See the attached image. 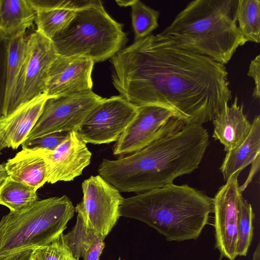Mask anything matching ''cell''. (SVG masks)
<instances>
[{
	"mask_svg": "<svg viewBox=\"0 0 260 260\" xmlns=\"http://www.w3.org/2000/svg\"><path fill=\"white\" fill-rule=\"evenodd\" d=\"M94 64L85 57L57 54L48 70L44 93L50 98L91 90Z\"/></svg>",
	"mask_w": 260,
	"mask_h": 260,
	"instance_id": "4fadbf2b",
	"label": "cell"
},
{
	"mask_svg": "<svg viewBox=\"0 0 260 260\" xmlns=\"http://www.w3.org/2000/svg\"><path fill=\"white\" fill-rule=\"evenodd\" d=\"M186 124L171 110L157 106L138 107V111L113 147V154L127 156L172 135Z\"/></svg>",
	"mask_w": 260,
	"mask_h": 260,
	"instance_id": "ba28073f",
	"label": "cell"
},
{
	"mask_svg": "<svg viewBox=\"0 0 260 260\" xmlns=\"http://www.w3.org/2000/svg\"><path fill=\"white\" fill-rule=\"evenodd\" d=\"M35 249H27L0 257V260H31Z\"/></svg>",
	"mask_w": 260,
	"mask_h": 260,
	"instance_id": "1f68e13d",
	"label": "cell"
},
{
	"mask_svg": "<svg viewBox=\"0 0 260 260\" xmlns=\"http://www.w3.org/2000/svg\"><path fill=\"white\" fill-rule=\"evenodd\" d=\"M137 111V106L120 95L104 98L91 111L77 132L86 144L117 141Z\"/></svg>",
	"mask_w": 260,
	"mask_h": 260,
	"instance_id": "8fae6325",
	"label": "cell"
},
{
	"mask_svg": "<svg viewBox=\"0 0 260 260\" xmlns=\"http://www.w3.org/2000/svg\"><path fill=\"white\" fill-rule=\"evenodd\" d=\"M63 235L49 244L35 249L31 260H77L66 245Z\"/></svg>",
	"mask_w": 260,
	"mask_h": 260,
	"instance_id": "4316f807",
	"label": "cell"
},
{
	"mask_svg": "<svg viewBox=\"0 0 260 260\" xmlns=\"http://www.w3.org/2000/svg\"><path fill=\"white\" fill-rule=\"evenodd\" d=\"M214 126L212 137L218 140L228 152L240 145L249 135L251 123L239 105L235 97L231 106L226 104L212 120Z\"/></svg>",
	"mask_w": 260,
	"mask_h": 260,
	"instance_id": "e0dca14e",
	"label": "cell"
},
{
	"mask_svg": "<svg viewBox=\"0 0 260 260\" xmlns=\"http://www.w3.org/2000/svg\"><path fill=\"white\" fill-rule=\"evenodd\" d=\"M8 177L5 165L0 164V187Z\"/></svg>",
	"mask_w": 260,
	"mask_h": 260,
	"instance_id": "836d02e7",
	"label": "cell"
},
{
	"mask_svg": "<svg viewBox=\"0 0 260 260\" xmlns=\"http://www.w3.org/2000/svg\"><path fill=\"white\" fill-rule=\"evenodd\" d=\"M104 239H101L95 244L85 254L84 260H99L105 247Z\"/></svg>",
	"mask_w": 260,
	"mask_h": 260,
	"instance_id": "4dcf8cb0",
	"label": "cell"
},
{
	"mask_svg": "<svg viewBox=\"0 0 260 260\" xmlns=\"http://www.w3.org/2000/svg\"><path fill=\"white\" fill-rule=\"evenodd\" d=\"M36 12L37 30L52 40L65 28L88 0H28Z\"/></svg>",
	"mask_w": 260,
	"mask_h": 260,
	"instance_id": "2e32d148",
	"label": "cell"
},
{
	"mask_svg": "<svg viewBox=\"0 0 260 260\" xmlns=\"http://www.w3.org/2000/svg\"><path fill=\"white\" fill-rule=\"evenodd\" d=\"M121 7H130L135 41L143 39L158 26L159 12L146 5L139 0L116 1Z\"/></svg>",
	"mask_w": 260,
	"mask_h": 260,
	"instance_id": "44dd1931",
	"label": "cell"
},
{
	"mask_svg": "<svg viewBox=\"0 0 260 260\" xmlns=\"http://www.w3.org/2000/svg\"><path fill=\"white\" fill-rule=\"evenodd\" d=\"M45 160L47 182L73 181L82 174L91 160V153L77 132L69 133L67 138L55 150H37Z\"/></svg>",
	"mask_w": 260,
	"mask_h": 260,
	"instance_id": "5bb4252c",
	"label": "cell"
},
{
	"mask_svg": "<svg viewBox=\"0 0 260 260\" xmlns=\"http://www.w3.org/2000/svg\"><path fill=\"white\" fill-rule=\"evenodd\" d=\"M209 144L208 131L199 123L116 160L104 159L98 172L119 191L141 193L173 183L201 164Z\"/></svg>",
	"mask_w": 260,
	"mask_h": 260,
	"instance_id": "7a4b0ae2",
	"label": "cell"
},
{
	"mask_svg": "<svg viewBox=\"0 0 260 260\" xmlns=\"http://www.w3.org/2000/svg\"><path fill=\"white\" fill-rule=\"evenodd\" d=\"M247 76L252 78L254 82L252 96L258 100L260 97V55L252 59L249 66Z\"/></svg>",
	"mask_w": 260,
	"mask_h": 260,
	"instance_id": "f546056e",
	"label": "cell"
},
{
	"mask_svg": "<svg viewBox=\"0 0 260 260\" xmlns=\"http://www.w3.org/2000/svg\"><path fill=\"white\" fill-rule=\"evenodd\" d=\"M5 167L8 176L36 191L47 182V164L37 151L22 149L9 159Z\"/></svg>",
	"mask_w": 260,
	"mask_h": 260,
	"instance_id": "ac0fdd59",
	"label": "cell"
},
{
	"mask_svg": "<svg viewBox=\"0 0 260 260\" xmlns=\"http://www.w3.org/2000/svg\"><path fill=\"white\" fill-rule=\"evenodd\" d=\"M250 132L244 142L226 152L220 167L226 182L233 177H238L241 171L259 156L260 117H254Z\"/></svg>",
	"mask_w": 260,
	"mask_h": 260,
	"instance_id": "d6986e66",
	"label": "cell"
},
{
	"mask_svg": "<svg viewBox=\"0 0 260 260\" xmlns=\"http://www.w3.org/2000/svg\"><path fill=\"white\" fill-rule=\"evenodd\" d=\"M26 41L27 38L25 37V35L9 38L7 57L5 104L12 93L21 69L25 55Z\"/></svg>",
	"mask_w": 260,
	"mask_h": 260,
	"instance_id": "d4e9b609",
	"label": "cell"
},
{
	"mask_svg": "<svg viewBox=\"0 0 260 260\" xmlns=\"http://www.w3.org/2000/svg\"><path fill=\"white\" fill-rule=\"evenodd\" d=\"M34 189L8 176L0 187V205L10 211H17L32 204L38 199Z\"/></svg>",
	"mask_w": 260,
	"mask_h": 260,
	"instance_id": "603a6c76",
	"label": "cell"
},
{
	"mask_svg": "<svg viewBox=\"0 0 260 260\" xmlns=\"http://www.w3.org/2000/svg\"><path fill=\"white\" fill-rule=\"evenodd\" d=\"M110 61L119 95L137 107L168 109L186 124L212 120L232 98L225 65L161 33L134 41Z\"/></svg>",
	"mask_w": 260,
	"mask_h": 260,
	"instance_id": "6da1fadb",
	"label": "cell"
},
{
	"mask_svg": "<svg viewBox=\"0 0 260 260\" xmlns=\"http://www.w3.org/2000/svg\"><path fill=\"white\" fill-rule=\"evenodd\" d=\"M69 133L55 132L27 138L21 144L22 149L53 151L67 138Z\"/></svg>",
	"mask_w": 260,
	"mask_h": 260,
	"instance_id": "83f0119b",
	"label": "cell"
},
{
	"mask_svg": "<svg viewBox=\"0 0 260 260\" xmlns=\"http://www.w3.org/2000/svg\"><path fill=\"white\" fill-rule=\"evenodd\" d=\"M238 0L190 2L161 32L179 47L225 65L247 42L236 19Z\"/></svg>",
	"mask_w": 260,
	"mask_h": 260,
	"instance_id": "277c9868",
	"label": "cell"
},
{
	"mask_svg": "<svg viewBox=\"0 0 260 260\" xmlns=\"http://www.w3.org/2000/svg\"><path fill=\"white\" fill-rule=\"evenodd\" d=\"M47 99L42 94L0 117V151L6 148L16 149L28 138Z\"/></svg>",
	"mask_w": 260,
	"mask_h": 260,
	"instance_id": "9a60e30c",
	"label": "cell"
},
{
	"mask_svg": "<svg viewBox=\"0 0 260 260\" xmlns=\"http://www.w3.org/2000/svg\"><path fill=\"white\" fill-rule=\"evenodd\" d=\"M1 154V151H0V154Z\"/></svg>",
	"mask_w": 260,
	"mask_h": 260,
	"instance_id": "d590c367",
	"label": "cell"
},
{
	"mask_svg": "<svg viewBox=\"0 0 260 260\" xmlns=\"http://www.w3.org/2000/svg\"><path fill=\"white\" fill-rule=\"evenodd\" d=\"M236 19L246 42L259 43L260 1L238 0Z\"/></svg>",
	"mask_w": 260,
	"mask_h": 260,
	"instance_id": "7402d4cb",
	"label": "cell"
},
{
	"mask_svg": "<svg viewBox=\"0 0 260 260\" xmlns=\"http://www.w3.org/2000/svg\"><path fill=\"white\" fill-rule=\"evenodd\" d=\"M238 177L230 178L212 198L215 248L220 259L235 260L238 256L237 246L238 228L244 198Z\"/></svg>",
	"mask_w": 260,
	"mask_h": 260,
	"instance_id": "7c38bea8",
	"label": "cell"
},
{
	"mask_svg": "<svg viewBox=\"0 0 260 260\" xmlns=\"http://www.w3.org/2000/svg\"><path fill=\"white\" fill-rule=\"evenodd\" d=\"M259 168V156H258L251 164V168L250 173L246 180L245 183L241 186H240V190L243 192L247 187L249 183L251 181L255 174L258 170Z\"/></svg>",
	"mask_w": 260,
	"mask_h": 260,
	"instance_id": "d6a6232c",
	"label": "cell"
},
{
	"mask_svg": "<svg viewBox=\"0 0 260 260\" xmlns=\"http://www.w3.org/2000/svg\"><path fill=\"white\" fill-rule=\"evenodd\" d=\"M9 38L0 31V117L3 116L6 96V67Z\"/></svg>",
	"mask_w": 260,
	"mask_h": 260,
	"instance_id": "f1b7e54d",
	"label": "cell"
},
{
	"mask_svg": "<svg viewBox=\"0 0 260 260\" xmlns=\"http://www.w3.org/2000/svg\"><path fill=\"white\" fill-rule=\"evenodd\" d=\"M103 99L92 90L48 98L28 138L55 132H77L91 111Z\"/></svg>",
	"mask_w": 260,
	"mask_h": 260,
	"instance_id": "30bf717a",
	"label": "cell"
},
{
	"mask_svg": "<svg viewBox=\"0 0 260 260\" xmlns=\"http://www.w3.org/2000/svg\"><path fill=\"white\" fill-rule=\"evenodd\" d=\"M251 260H260V243H258L253 254Z\"/></svg>",
	"mask_w": 260,
	"mask_h": 260,
	"instance_id": "e575fe53",
	"label": "cell"
},
{
	"mask_svg": "<svg viewBox=\"0 0 260 260\" xmlns=\"http://www.w3.org/2000/svg\"><path fill=\"white\" fill-rule=\"evenodd\" d=\"M57 54L52 40L37 30L27 38L22 66L3 117L44 94L48 70Z\"/></svg>",
	"mask_w": 260,
	"mask_h": 260,
	"instance_id": "52a82bcc",
	"label": "cell"
},
{
	"mask_svg": "<svg viewBox=\"0 0 260 260\" xmlns=\"http://www.w3.org/2000/svg\"><path fill=\"white\" fill-rule=\"evenodd\" d=\"M254 216L251 204L243 198L238 228L237 256H245L247 254L253 236V223Z\"/></svg>",
	"mask_w": 260,
	"mask_h": 260,
	"instance_id": "484cf974",
	"label": "cell"
},
{
	"mask_svg": "<svg viewBox=\"0 0 260 260\" xmlns=\"http://www.w3.org/2000/svg\"><path fill=\"white\" fill-rule=\"evenodd\" d=\"M83 199L75 208L86 226L105 238L120 217L123 198L120 191L101 176H91L82 184Z\"/></svg>",
	"mask_w": 260,
	"mask_h": 260,
	"instance_id": "9c48e42d",
	"label": "cell"
},
{
	"mask_svg": "<svg viewBox=\"0 0 260 260\" xmlns=\"http://www.w3.org/2000/svg\"><path fill=\"white\" fill-rule=\"evenodd\" d=\"M35 20L28 0H0V31L8 38L25 35Z\"/></svg>",
	"mask_w": 260,
	"mask_h": 260,
	"instance_id": "ffe728a7",
	"label": "cell"
},
{
	"mask_svg": "<svg viewBox=\"0 0 260 260\" xmlns=\"http://www.w3.org/2000/svg\"><path fill=\"white\" fill-rule=\"evenodd\" d=\"M63 237L66 245L77 260L83 258L95 244L105 239L87 228L79 214L75 225L69 233L63 234Z\"/></svg>",
	"mask_w": 260,
	"mask_h": 260,
	"instance_id": "cb8c5ba5",
	"label": "cell"
},
{
	"mask_svg": "<svg viewBox=\"0 0 260 260\" xmlns=\"http://www.w3.org/2000/svg\"><path fill=\"white\" fill-rule=\"evenodd\" d=\"M75 211L66 195L10 211L0 221V257L49 244L63 233Z\"/></svg>",
	"mask_w": 260,
	"mask_h": 260,
	"instance_id": "5b68a950",
	"label": "cell"
},
{
	"mask_svg": "<svg viewBox=\"0 0 260 260\" xmlns=\"http://www.w3.org/2000/svg\"><path fill=\"white\" fill-rule=\"evenodd\" d=\"M123 27L107 13L102 1L88 0L51 40L59 55L102 62L123 48L127 38Z\"/></svg>",
	"mask_w": 260,
	"mask_h": 260,
	"instance_id": "8992f818",
	"label": "cell"
},
{
	"mask_svg": "<svg viewBox=\"0 0 260 260\" xmlns=\"http://www.w3.org/2000/svg\"><path fill=\"white\" fill-rule=\"evenodd\" d=\"M119 213L147 224L168 241L196 240L209 223L212 199L187 184L172 183L124 198Z\"/></svg>",
	"mask_w": 260,
	"mask_h": 260,
	"instance_id": "3957f363",
	"label": "cell"
}]
</instances>
